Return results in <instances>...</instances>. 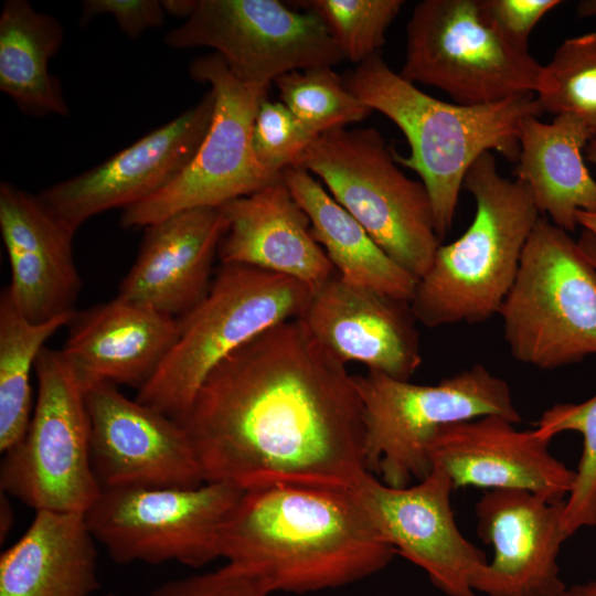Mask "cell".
Masks as SVG:
<instances>
[{
    "instance_id": "83f0119b",
    "label": "cell",
    "mask_w": 596,
    "mask_h": 596,
    "mask_svg": "<svg viewBox=\"0 0 596 596\" xmlns=\"http://www.w3.org/2000/svg\"><path fill=\"white\" fill-rule=\"evenodd\" d=\"M74 312L34 323L15 307L9 290L0 295V450L26 433L31 421V370L45 342L70 324Z\"/></svg>"
},
{
    "instance_id": "ba28073f",
    "label": "cell",
    "mask_w": 596,
    "mask_h": 596,
    "mask_svg": "<svg viewBox=\"0 0 596 596\" xmlns=\"http://www.w3.org/2000/svg\"><path fill=\"white\" fill-rule=\"evenodd\" d=\"M498 315L519 362L553 370L596 354V268L567 232L541 216Z\"/></svg>"
},
{
    "instance_id": "44dd1931",
    "label": "cell",
    "mask_w": 596,
    "mask_h": 596,
    "mask_svg": "<svg viewBox=\"0 0 596 596\" xmlns=\"http://www.w3.org/2000/svg\"><path fill=\"white\" fill-rule=\"evenodd\" d=\"M225 228L222 206L181 211L148 225L118 297L174 318L187 313L211 287Z\"/></svg>"
},
{
    "instance_id": "ab89813d",
    "label": "cell",
    "mask_w": 596,
    "mask_h": 596,
    "mask_svg": "<svg viewBox=\"0 0 596 596\" xmlns=\"http://www.w3.org/2000/svg\"><path fill=\"white\" fill-rule=\"evenodd\" d=\"M560 596H596V579L566 587Z\"/></svg>"
},
{
    "instance_id": "ee69618b",
    "label": "cell",
    "mask_w": 596,
    "mask_h": 596,
    "mask_svg": "<svg viewBox=\"0 0 596 596\" xmlns=\"http://www.w3.org/2000/svg\"><path fill=\"white\" fill-rule=\"evenodd\" d=\"M104 596H118V595H116V594H114V593H109V594H106V595H104Z\"/></svg>"
},
{
    "instance_id": "8992f818",
    "label": "cell",
    "mask_w": 596,
    "mask_h": 596,
    "mask_svg": "<svg viewBox=\"0 0 596 596\" xmlns=\"http://www.w3.org/2000/svg\"><path fill=\"white\" fill-rule=\"evenodd\" d=\"M294 166L324 184L375 243L417 280L440 238L428 192L400 168L375 128L340 127L318 136Z\"/></svg>"
},
{
    "instance_id": "8fae6325",
    "label": "cell",
    "mask_w": 596,
    "mask_h": 596,
    "mask_svg": "<svg viewBox=\"0 0 596 596\" xmlns=\"http://www.w3.org/2000/svg\"><path fill=\"white\" fill-rule=\"evenodd\" d=\"M189 74L209 84L214 94L210 128L193 159L172 182L123 210L124 228H145L190 209L223 206L281 178L259 164L252 146L256 113L267 89L240 82L216 53L194 58Z\"/></svg>"
},
{
    "instance_id": "7c38bea8",
    "label": "cell",
    "mask_w": 596,
    "mask_h": 596,
    "mask_svg": "<svg viewBox=\"0 0 596 596\" xmlns=\"http://www.w3.org/2000/svg\"><path fill=\"white\" fill-rule=\"evenodd\" d=\"M243 491L222 482L190 489H102L88 529L117 564L175 561L201 567L221 557V533Z\"/></svg>"
},
{
    "instance_id": "ffe728a7",
    "label": "cell",
    "mask_w": 596,
    "mask_h": 596,
    "mask_svg": "<svg viewBox=\"0 0 596 596\" xmlns=\"http://www.w3.org/2000/svg\"><path fill=\"white\" fill-rule=\"evenodd\" d=\"M0 231L15 307L34 323L76 311L82 279L73 253L75 233L44 204L39 194L0 183Z\"/></svg>"
},
{
    "instance_id": "2e32d148",
    "label": "cell",
    "mask_w": 596,
    "mask_h": 596,
    "mask_svg": "<svg viewBox=\"0 0 596 596\" xmlns=\"http://www.w3.org/2000/svg\"><path fill=\"white\" fill-rule=\"evenodd\" d=\"M210 89L201 100L100 164L39 193L71 231L108 210L126 209L152 196L190 163L212 121Z\"/></svg>"
},
{
    "instance_id": "60d3db41",
    "label": "cell",
    "mask_w": 596,
    "mask_h": 596,
    "mask_svg": "<svg viewBox=\"0 0 596 596\" xmlns=\"http://www.w3.org/2000/svg\"><path fill=\"white\" fill-rule=\"evenodd\" d=\"M575 219L578 225L596 236V212L577 211Z\"/></svg>"
},
{
    "instance_id": "ac0fdd59",
    "label": "cell",
    "mask_w": 596,
    "mask_h": 596,
    "mask_svg": "<svg viewBox=\"0 0 596 596\" xmlns=\"http://www.w3.org/2000/svg\"><path fill=\"white\" fill-rule=\"evenodd\" d=\"M310 334L347 364L409 381L422 363L409 301L343 280L338 273L312 290L299 318Z\"/></svg>"
},
{
    "instance_id": "cb8c5ba5",
    "label": "cell",
    "mask_w": 596,
    "mask_h": 596,
    "mask_svg": "<svg viewBox=\"0 0 596 596\" xmlns=\"http://www.w3.org/2000/svg\"><path fill=\"white\" fill-rule=\"evenodd\" d=\"M84 513L36 511L0 556V596H89L97 551Z\"/></svg>"
},
{
    "instance_id": "5b68a950",
    "label": "cell",
    "mask_w": 596,
    "mask_h": 596,
    "mask_svg": "<svg viewBox=\"0 0 596 596\" xmlns=\"http://www.w3.org/2000/svg\"><path fill=\"white\" fill-rule=\"evenodd\" d=\"M311 295L290 277L222 264L206 296L177 318V342L136 400L179 421L220 362L265 330L299 319Z\"/></svg>"
},
{
    "instance_id": "f546056e",
    "label": "cell",
    "mask_w": 596,
    "mask_h": 596,
    "mask_svg": "<svg viewBox=\"0 0 596 596\" xmlns=\"http://www.w3.org/2000/svg\"><path fill=\"white\" fill-rule=\"evenodd\" d=\"M274 84L280 102L317 136L359 123L372 111L350 93L332 66L292 71Z\"/></svg>"
},
{
    "instance_id": "9c48e42d",
    "label": "cell",
    "mask_w": 596,
    "mask_h": 596,
    "mask_svg": "<svg viewBox=\"0 0 596 596\" xmlns=\"http://www.w3.org/2000/svg\"><path fill=\"white\" fill-rule=\"evenodd\" d=\"M543 65L510 42L480 0H424L406 28L404 79L446 92L457 104L482 105L533 93Z\"/></svg>"
},
{
    "instance_id": "7bdbcfd3",
    "label": "cell",
    "mask_w": 596,
    "mask_h": 596,
    "mask_svg": "<svg viewBox=\"0 0 596 596\" xmlns=\"http://www.w3.org/2000/svg\"><path fill=\"white\" fill-rule=\"evenodd\" d=\"M586 159L596 164V137H594L585 147Z\"/></svg>"
},
{
    "instance_id": "5bb4252c",
    "label": "cell",
    "mask_w": 596,
    "mask_h": 596,
    "mask_svg": "<svg viewBox=\"0 0 596 596\" xmlns=\"http://www.w3.org/2000/svg\"><path fill=\"white\" fill-rule=\"evenodd\" d=\"M91 460L102 489H190L204 477L190 436L175 419L99 382L84 389Z\"/></svg>"
},
{
    "instance_id": "4fadbf2b",
    "label": "cell",
    "mask_w": 596,
    "mask_h": 596,
    "mask_svg": "<svg viewBox=\"0 0 596 596\" xmlns=\"http://www.w3.org/2000/svg\"><path fill=\"white\" fill-rule=\"evenodd\" d=\"M163 40L172 49H213L235 78L264 89L283 74L344 60L317 13L277 0H196Z\"/></svg>"
},
{
    "instance_id": "74e56055",
    "label": "cell",
    "mask_w": 596,
    "mask_h": 596,
    "mask_svg": "<svg viewBox=\"0 0 596 596\" xmlns=\"http://www.w3.org/2000/svg\"><path fill=\"white\" fill-rule=\"evenodd\" d=\"M0 539L3 541L8 532L10 531L11 525L13 524V513L11 505L7 499V494L1 491V503H0Z\"/></svg>"
},
{
    "instance_id": "4316f807",
    "label": "cell",
    "mask_w": 596,
    "mask_h": 596,
    "mask_svg": "<svg viewBox=\"0 0 596 596\" xmlns=\"http://www.w3.org/2000/svg\"><path fill=\"white\" fill-rule=\"evenodd\" d=\"M64 40L61 23L36 11L26 0H7L0 14V89L24 114L34 117L68 115L58 78L50 60Z\"/></svg>"
},
{
    "instance_id": "30bf717a",
    "label": "cell",
    "mask_w": 596,
    "mask_h": 596,
    "mask_svg": "<svg viewBox=\"0 0 596 596\" xmlns=\"http://www.w3.org/2000/svg\"><path fill=\"white\" fill-rule=\"evenodd\" d=\"M35 408L24 436L4 451L0 488L36 511L84 513L102 492L91 460L84 389L60 350L34 365Z\"/></svg>"
},
{
    "instance_id": "7402d4cb",
    "label": "cell",
    "mask_w": 596,
    "mask_h": 596,
    "mask_svg": "<svg viewBox=\"0 0 596 596\" xmlns=\"http://www.w3.org/2000/svg\"><path fill=\"white\" fill-rule=\"evenodd\" d=\"M61 351L83 389L108 382L138 391L177 342L178 319L120 297L75 311Z\"/></svg>"
},
{
    "instance_id": "4dcf8cb0",
    "label": "cell",
    "mask_w": 596,
    "mask_h": 596,
    "mask_svg": "<svg viewBox=\"0 0 596 596\" xmlns=\"http://www.w3.org/2000/svg\"><path fill=\"white\" fill-rule=\"evenodd\" d=\"M535 432L552 439L574 430L583 436V451L572 489L565 499L563 528L568 538L582 528L596 525V394L579 403L554 404L536 422Z\"/></svg>"
},
{
    "instance_id": "d4e9b609",
    "label": "cell",
    "mask_w": 596,
    "mask_h": 596,
    "mask_svg": "<svg viewBox=\"0 0 596 596\" xmlns=\"http://www.w3.org/2000/svg\"><path fill=\"white\" fill-rule=\"evenodd\" d=\"M593 138L570 115H557L550 124L528 116L520 125L514 174L529 187L539 212L565 232L578 225L577 211L596 212V181L583 159V149Z\"/></svg>"
},
{
    "instance_id": "b9f144b4",
    "label": "cell",
    "mask_w": 596,
    "mask_h": 596,
    "mask_svg": "<svg viewBox=\"0 0 596 596\" xmlns=\"http://www.w3.org/2000/svg\"><path fill=\"white\" fill-rule=\"evenodd\" d=\"M577 13L583 18L596 15V0H584L578 2Z\"/></svg>"
},
{
    "instance_id": "1f68e13d",
    "label": "cell",
    "mask_w": 596,
    "mask_h": 596,
    "mask_svg": "<svg viewBox=\"0 0 596 596\" xmlns=\"http://www.w3.org/2000/svg\"><path fill=\"white\" fill-rule=\"evenodd\" d=\"M297 7L317 13L344 60L360 64L380 53L385 33L404 4L402 0H304Z\"/></svg>"
},
{
    "instance_id": "9a60e30c",
    "label": "cell",
    "mask_w": 596,
    "mask_h": 596,
    "mask_svg": "<svg viewBox=\"0 0 596 596\" xmlns=\"http://www.w3.org/2000/svg\"><path fill=\"white\" fill-rule=\"evenodd\" d=\"M352 490L383 541L424 570L440 592L477 596L473 583L487 560L459 531L450 503L455 489L440 467L400 488L366 472Z\"/></svg>"
},
{
    "instance_id": "3957f363",
    "label": "cell",
    "mask_w": 596,
    "mask_h": 596,
    "mask_svg": "<svg viewBox=\"0 0 596 596\" xmlns=\"http://www.w3.org/2000/svg\"><path fill=\"white\" fill-rule=\"evenodd\" d=\"M342 77L351 94L391 119L405 135L411 152L403 157L394 151V159L419 175L430 198L440 241L453 225L470 166L491 151L517 162L521 121L543 113L533 93L482 105L437 99L393 72L381 53Z\"/></svg>"
},
{
    "instance_id": "f35d334b",
    "label": "cell",
    "mask_w": 596,
    "mask_h": 596,
    "mask_svg": "<svg viewBox=\"0 0 596 596\" xmlns=\"http://www.w3.org/2000/svg\"><path fill=\"white\" fill-rule=\"evenodd\" d=\"M577 243L584 255L596 268V236L584 230Z\"/></svg>"
},
{
    "instance_id": "277c9868",
    "label": "cell",
    "mask_w": 596,
    "mask_h": 596,
    "mask_svg": "<svg viewBox=\"0 0 596 596\" xmlns=\"http://www.w3.org/2000/svg\"><path fill=\"white\" fill-rule=\"evenodd\" d=\"M462 187L475 199L472 222L456 241L440 244L409 300L416 320L429 328L497 315L541 217L529 187L501 177L492 152L476 159Z\"/></svg>"
},
{
    "instance_id": "6da1fadb",
    "label": "cell",
    "mask_w": 596,
    "mask_h": 596,
    "mask_svg": "<svg viewBox=\"0 0 596 596\" xmlns=\"http://www.w3.org/2000/svg\"><path fill=\"white\" fill-rule=\"evenodd\" d=\"M179 422L205 482L352 489L366 473L363 408L353 375L300 319L232 352Z\"/></svg>"
},
{
    "instance_id": "7a4b0ae2",
    "label": "cell",
    "mask_w": 596,
    "mask_h": 596,
    "mask_svg": "<svg viewBox=\"0 0 596 596\" xmlns=\"http://www.w3.org/2000/svg\"><path fill=\"white\" fill-rule=\"evenodd\" d=\"M396 551L352 489L272 485L243 491L221 533V557L272 593L342 586L383 570Z\"/></svg>"
},
{
    "instance_id": "d6a6232c",
    "label": "cell",
    "mask_w": 596,
    "mask_h": 596,
    "mask_svg": "<svg viewBox=\"0 0 596 596\" xmlns=\"http://www.w3.org/2000/svg\"><path fill=\"white\" fill-rule=\"evenodd\" d=\"M318 136L311 132L281 102L265 97L257 109L252 146L259 164L269 173L294 166Z\"/></svg>"
},
{
    "instance_id": "f1b7e54d",
    "label": "cell",
    "mask_w": 596,
    "mask_h": 596,
    "mask_svg": "<svg viewBox=\"0 0 596 596\" xmlns=\"http://www.w3.org/2000/svg\"><path fill=\"white\" fill-rule=\"evenodd\" d=\"M535 95L542 111L573 116L596 137V32L566 39L555 50Z\"/></svg>"
},
{
    "instance_id": "8d00e7d4",
    "label": "cell",
    "mask_w": 596,
    "mask_h": 596,
    "mask_svg": "<svg viewBox=\"0 0 596 596\" xmlns=\"http://www.w3.org/2000/svg\"><path fill=\"white\" fill-rule=\"evenodd\" d=\"M161 3L166 13L188 19L195 8L196 0H164Z\"/></svg>"
},
{
    "instance_id": "d6986e66",
    "label": "cell",
    "mask_w": 596,
    "mask_h": 596,
    "mask_svg": "<svg viewBox=\"0 0 596 596\" xmlns=\"http://www.w3.org/2000/svg\"><path fill=\"white\" fill-rule=\"evenodd\" d=\"M550 441L535 429L519 430L509 419L489 415L441 427L428 457L448 475L454 489L524 490L562 502L575 470L550 453Z\"/></svg>"
},
{
    "instance_id": "d590c367",
    "label": "cell",
    "mask_w": 596,
    "mask_h": 596,
    "mask_svg": "<svg viewBox=\"0 0 596 596\" xmlns=\"http://www.w3.org/2000/svg\"><path fill=\"white\" fill-rule=\"evenodd\" d=\"M111 15L120 31L130 39L163 24L166 11L158 0H85L79 23L85 25L98 15Z\"/></svg>"
},
{
    "instance_id": "e575fe53",
    "label": "cell",
    "mask_w": 596,
    "mask_h": 596,
    "mask_svg": "<svg viewBox=\"0 0 596 596\" xmlns=\"http://www.w3.org/2000/svg\"><path fill=\"white\" fill-rule=\"evenodd\" d=\"M561 3L558 0H480L488 20L510 42L526 50L533 28Z\"/></svg>"
},
{
    "instance_id": "603a6c76",
    "label": "cell",
    "mask_w": 596,
    "mask_h": 596,
    "mask_svg": "<svg viewBox=\"0 0 596 596\" xmlns=\"http://www.w3.org/2000/svg\"><path fill=\"white\" fill-rule=\"evenodd\" d=\"M226 228L217 257L290 277L312 290L337 270L313 238L310 220L283 179L223 206Z\"/></svg>"
},
{
    "instance_id": "484cf974",
    "label": "cell",
    "mask_w": 596,
    "mask_h": 596,
    "mask_svg": "<svg viewBox=\"0 0 596 596\" xmlns=\"http://www.w3.org/2000/svg\"><path fill=\"white\" fill-rule=\"evenodd\" d=\"M281 179L310 220L313 238L345 281L409 301L417 279L397 265L311 173L298 166Z\"/></svg>"
},
{
    "instance_id": "e0dca14e",
    "label": "cell",
    "mask_w": 596,
    "mask_h": 596,
    "mask_svg": "<svg viewBox=\"0 0 596 596\" xmlns=\"http://www.w3.org/2000/svg\"><path fill=\"white\" fill-rule=\"evenodd\" d=\"M565 501L550 502L524 490L494 489L476 503L477 533L493 558L473 588L488 596H560L566 588L557 557L568 539Z\"/></svg>"
},
{
    "instance_id": "836d02e7",
    "label": "cell",
    "mask_w": 596,
    "mask_h": 596,
    "mask_svg": "<svg viewBox=\"0 0 596 596\" xmlns=\"http://www.w3.org/2000/svg\"><path fill=\"white\" fill-rule=\"evenodd\" d=\"M270 594L269 586L260 576L227 563L212 572L163 583L150 596H269Z\"/></svg>"
},
{
    "instance_id": "52a82bcc",
    "label": "cell",
    "mask_w": 596,
    "mask_h": 596,
    "mask_svg": "<svg viewBox=\"0 0 596 596\" xmlns=\"http://www.w3.org/2000/svg\"><path fill=\"white\" fill-rule=\"evenodd\" d=\"M353 380L363 408L366 470L391 487L429 473L428 449L441 427L489 415L521 422L508 383L481 364L434 385L373 371Z\"/></svg>"
}]
</instances>
